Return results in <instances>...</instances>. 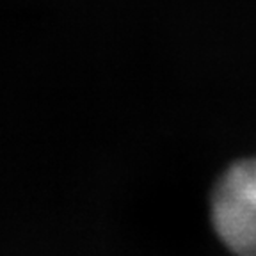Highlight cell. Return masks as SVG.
Here are the masks:
<instances>
[{
    "label": "cell",
    "instance_id": "cell-1",
    "mask_svg": "<svg viewBox=\"0 0 256 256\" xmlns=\"http://www.w3.org/2000/svg\"><path fill=\"white\" fill-rule=\"evenodd\" d=\"M217 235L236 256H256V158L233 166L212 200Z\"/></svg>",
    "mask_w": 256,
    "mask_h": 256
}]
</instances>
